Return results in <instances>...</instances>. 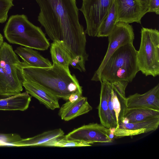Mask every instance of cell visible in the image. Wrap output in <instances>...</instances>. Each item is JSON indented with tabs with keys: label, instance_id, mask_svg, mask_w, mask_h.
I'll return each mask as SVG.
<instances>
[{
	"label": "cell",
	"instance_id": "1",
	"mask_svg": "<svg viewBox=\"0 0 159 159\" xmlns=\"http://www.w3.org/2000/svg\"><path fill=\"white\" fill-rule=\"evenodd\" d=\"M35 0L40 8L38 20L50 39L61 43L71 56L87 61L85 33L79 21L76 0Z\"/></svg>",
	"mask_w": 159,
	"mask_h": 159
},
{
	"label": "cell",
	"instance_id": "2",
	"mask_svg": "<svg viewBox=\"0 0 159 159\" xmlns=\"http://www.w3.org/2000/svg\"><path fill=\"white\" fill-rule=\"evenodd\" d=\"M21 74L23 80L37 85L58 99L67 101L72 94H82V87L75 76L56 64L46 68L24 67Z\"/></svg>",
	"mask_w": 159,
	"mask_h": 159
},
{
	"label": "cell",
	"instance_id": "3",
	"mask_svg": "<svg viewBox=\"0 0 159 159\" xmlns=\"http://www.w3.org/2000/svg\"><path fill=\"white\" fill-rule=\"evenodd\" d=\"M137 51L133 43L119 47L110 57L93 81L106 80L110 82L121 81L128 83L131 82L139 71Z\"/></svg>",
	"mask_w": 159,
	"mask_h": 159
},
{
	"label": "cell",
	"instance_id": "4",
	"mask_svg": "<svg viewBox=\"0 0 159 159\" xmlns=\"http://www.w3.org/2000/svg\"><path fill=\"white\" fill-rule=\"evenodd\" d=\"M4 36L12 44L39 50H47L50 43L41 29L25 15L11 16L3 30Z\"/></svg>",
	"mask_w": 159,
	"mask_h": 159
},
{
	"label": "cell",
	"instance_id": "5",
	"mask_svg": "<svg viewBox=\"0 0 159 159\" xmlns=\"http://www.w3.org/2000/svg\"><path fill=\"white\" fill-rule=\"evenodd\" d=\"M27 66L20 61L12 46L3 42L0 47V96L19 94L23 90L22 68Z\"/></svg>",
	"mask_w": 159,
	"mask_h": 159
},
{
	"label": "cell",
	"instance_id": "6",
	"mask_svg": "<svg viewBox=\"0 0 159 159\" xmlns=\"http://www.w3.org/2000/svg\"><path fill=\"white\" fill-rule=\"evenodd\" d=\"M137 59L139 71L146 76L159 75V32L156 29L143 27Z\"/></svg>",
	"mask_w": 159,
	"mask_h": 159
},
{
	"label": "cell",
	"instance_id": "7",
	"mask_svg": "<svg viewBox=\"0 0 159 159\" xmlns=\"http://www.w3.org/2000/svg\"><path fill=\"white\" fill-rule=\"evenodd\" d=\"M114 0H84L80 10L86 25L84 31L89 36L96 37L99 27L107 15Z\"/></svg>",
	"mask_w": 159,
	"mask_h": 159
},
{
	"label": "cell",
	"instance_id": "8",
	"mask_svg": "<svg viewBox=\"0 0 159 159\" xmlns=\"http://www.w3.org/2000/svg\"><path fill=\"white\" fill-rule=\"evenodd\" d=\"M108 37L107 49L100 65L92 78L91 80L92 81L99 74L107 60L118 48L128 43H133L134 34L132 25L129 24L118 22L116 24Z\"/></svg>",
	"mask_w": 159,
	"mask_h": 159
},
{
	"label": "cell",
	"instance_id": "9",
	"mask_svg": "<svg viewBox=\"0 0 159 159\" xmlns=\"http://www.w3.org/2000/svg\"><path fill=\"white\" fill-rule=\"evenodd\" d=\"M111 129L97 123L84 125L69 133L63 138L67 140L80 141L90 144L95 143H110Z\"/></svg>",
	"mask_w": 159,
	"mask_h": 159
},
{
	"label": "cell",
	"instance_id": "10",
	"mask_svg": "<svg viewBox=\"0 0 159 159\" xmlns=\"http://www.w3.org/2000/svg\"><path fill=\"white\" fill-rule=\"evenodd\" d=\"M117 23L140 24L142 18L147 13L138 0H114Z\"/></svg>",
	"mask_w": 159,
	"mask_h": 159
},
{
	"label": "cell",
	"instance_id": "11",
	"mask_svg": "<svg viewBox=\"0 0 159 159\" xmlns=\"http://www.w3.org/2000/svg\"><path fill=\"white\" fill-rule=\"evenodd\" d=\"M159 125V117L144 121L124 123H120L115 128L114 135L117 137L135 135L155 131Z\"/></svg>",
	"mask_w": 159,
	"mask_h": 159
},
{
	"label": "cell",
	"instance_id": "12",
	"mask_svg": "<svg viewBox=\"0 0 159 159\" xmlns=\"http://www.w3.org/2000/svg\"><path fill=\"white\" fill-rule=\"evenodd\" d=\"M127 108H143L159 110V84L143 94L136 93L126 98Z\"/></svg>",
	"mask_w": 159,
	"mask_h": 159
},
{
	"label": "cell",
	"instance_id": "13",
	"mask_svg": "<svg viewBox=\"0 0 159 159\" xmlns=\"http://www.w3.org/2000/svg\"><path fill=\"white\" fill-rule=\"evenodd\" d=\"M111 100L114 111L117 128L121 122L123 115L127 109L125 90L128 83L121 81L111 82Z\"/></svg>",
	"mask_w": 159,
	"mask_h": 159
},
{
	"label": "cell",
	"instance_id": "14",
	"mask_svg": "<svg viewBox=\"0 0 159 159\" xmlns=\"http://www.w3.org/2000/svg\"><path fill=\"white\" fill-rule=\"evenodd\" d=\"M100 82V102L97 108L101 124L108 128H115L116 123L110 113L108 105V96L111 89V83L106 80Z\"/></svg>",
	"mask_w": 159,
	"mask_h": 159
},
{
	"label": "cell",
	"instance_id": "15",
	"mask_svg": "<svg viewBox=\"0 0 159 159\" xmlns=\"http://www.w3.org/2000/svg\"><path fill=\"white\" fill-rule=\"evenodd\" d=\"M92 109L87 98L81 96L74 102L67 101L60 108L58 114L62 120L68 121L87 113Z\"/></svg>",
	"mask_w": 159,
	"mask_h": 159
},
{
	"label": "cell",
	"instance_id": "16",
	"mask_svg": "<svg viewBox=\"0 0 159 159\" xmlns=\"http://www.w3.org/2000/svg\"><path fill=\"white\" fill-rule=\"evenodd\" d=\"M23 86L26 92L37 99L48 109L54 110L59 108L58 98L37 85L30 82L23 80Z\"/></svg>",
	"mask_w": 159,
	"mask_h": 159
},
{
	"label": "cell",
	"instance_id": "17",
	"mask_svg": "<svg viewBox=\"0 0 159 159\" xmlns=\"http://www.w3.org/2000/svg\"><path fill=\"white\" fill-rule=\"evenodd\" d=\"M14 52L22 59L27 66L46 68L52 66L48 59L42 57L33 48L20 46L17 48Z\"/></svg>",
	"mask_w": 159,
	"mask_h": 159
},
{
	"label": "cell",
	"instance_id": "18",
	"mask_svg": "<svg viewBox=\"0 0 159 159\" xmlns=\"http://www.w3.org/2000/svg\"><path fill=\"white\" fill-rule=\"evenodd\" d=\"M31 96L26 92L19 94L0 98V110L24 111L27 109Z\"/></svg>",
	"mask_w": 159,
	"mask_h": 159
},
{
	"label": "cell",
	"instance_id": "19",
	"mask_svg": "<svg viewBox=\"0 0 159 159\" xmlns=\"http://www.w3.org/2000/svg\"><path fill=\"white\" fill-rule=\"evenodd\" d=\"M64 134V132L61 129L48 131L32 137L22 139L16 144V147L41 146L50 140L63 137Z\"/></svg>",
	"mask_w": 159,
	"mask_h": 159
},
{
	"label": "cell",
	"instance_id": "20",
	"mask_svg": "<svg viewBox=\"0 0 159 159\" xmlns=\"http://www.w3.org/2000/svg\"><path fill=\"white\" fill-rule=\"evenodd\" d=\"M159 117V110L143 108H127L123 118L128 123L142 121L156 117Z\"/></svg>",
	"mask_w": 159,
	"mask_h": 159
},
{
	"label": "cell",
	"instance_id": "21",
	"mask_svg": "<svg viewBox=\"0 0 159 159\" xmlns=\"http://www.w3.org/2000/svg\"><path fill=\"white\" fill-rule=\"evenodd\" d=\"M50 52L53 64L58 65L69 70L71 54L61 43L57 41L53 42L51 44Z\"/></svg>",
	"mask_w": 159,
	"mask_h": 159
},
{
	"label": "cell",
	"instance_id": "22",
	"mask_svg": "<svg viewBox=\"0 0 159 159\" xmlns=\"http://www.w3.org/2000/svg\"><path fill=\"white\" fill-rule=\"evenodd\" d=\"M117 15L114 1L108 12L102 21L98 29L96 37H108L117 23Z\"/></svg>",
	"mask_w": 159,
	"mask_h": 159
},
{
	"label": "cell",
	"instance_id": "23",
	"mask_svg": "<svg viewBox=\"0 0 159 159\" xmlns=\"http://www.w3.org/2000/svg\"><path fill=\"white\" fill-rule=\"evenodd\" d=\"M63 137L61 138H56L50 140L43 143L41 146L59 147H88L92 146L91 144L84 142L66 140L63 138Z\"/></svg>",
	"mask_w": 159,
	"mask_h": 159
},
{
	"label": "cell",
	"instance_id": "24",
	"mask_svg": "<svg viewBox=\"0 0 159 159\" xmlns=\"http://www.w3.org/2000/svg\"><path fill=\"white\" fill-rule=\"evenodd\" d=\"M22 138L18 134L0 133V146H16Z\"/></svg>",
	"mask_w": 159,
	"mask_h": 159
},
{
	"label": "cell",
	"instance_id": "25",
	"mask_svg": "<svg viewBox=\"0 0 159 159\" xmlns=\"http://www.w3.org/2000/svg\"><path fill=\"white\" fill-rule=\"evenodd\" d=\"M13 5L12 0H0V23L6 21L8 11Z\"/></svg>",
	"mask_w": 159,
	"mask_h": 159
},
{
	"label": "cell",
	"instance_id": "26",
	"mask_svg": "<svg viewBox=\"0 0 159 159\" xmlns=\"http://www.w3.org/2000/svg\"><path fill=\"white\" fill-rule=\"evenodd\" d=\"M86 61L81 57L76 56L75 57L71 56L69 65L75 69H77L81 72H84L86 70L85 64Z\"/></svg>",
	"mask_w": 159,
	"mask_h": 159
},
{
	"label": "cell",
	"instance_id": "27",
	"mask_svg": "<svg viewBox=\"0 0 159 159\" xmlns=\"http://www.w3.org/2000/svg\"><path fill=\"white\" fill-rule=\"evenodd\" d=\"M154 12L159 14V0H150L147 12Z\"/></svg>",
	"mask_w": 159,
	"mask_h": 159
},
{
	"label": "cell",
	"instance_id": "28",
	"mask_svg": "<svg viewBox=\"0 0 159 159\" xmlns=\"http://www.w3.org/2000/svg\"><path fill=\"white\" fill-rule=\"evenodd\" d=\"M143 7L144 10L147 12L148 10V9L149 4L150 0H138Z\"/></svg>",
	"mask_w": 159,
	"mask_h": 159
},
{
	"label": "cell",
	"instance_id": "29",
	"mask_svg": "<svg viewBox=\"0 0 159 159\" xmlns=\"http://www.w3.org/2000/svg\"><path fill=\"white\" fill-rule=\"evenodd\" d=\"M3 38L2 35L0 33V47L3 43Z\"/></svg>",
	"mask_w": 159,
	"mask_h": 159
},
{
	"label": "cell",
	"instance_id": "30",
	"mask_svg": "<svg viewBox=\"0 0 159 159\" xmlns=\"http://www.w3.org/2000/svg\"><path fill=\"white\" fill-rule=\"evenodd\" d=\"M83 0V1H84V0Z\"/></svg>",
	"mask_w": 159,
	"mask_h": 159
}]
</instances>
